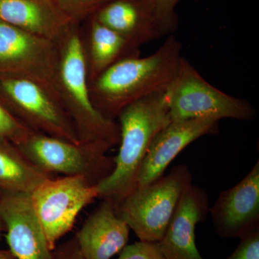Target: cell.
Returning a JSON list of instances; mask_svg holds the SVG:
<instances>
[{
    "instance_id": "9a60e30c",
    "label": "cell",
    "mask_w": 259,
    "mask_h": 259,
    "mask_svg": "<svg viewBox=\"0 0 259 259\" xmlns=\"http://www.w3.org/2000/svg\"><path fill=\"white\" fill-rule=\"evenodd\" d=\"M130 230L116 213L115 206L102 199L75 238L85 259H111L127 245Z\"/></svg>"
},
{
    "instance_id": "2e32d148",
    "label": "cell",
    "mask_w": 259,
    "mask_h": 259,
    "mask_svg": "<svg viewBox=\"0 0 259 259\" xmlns=\"http://www.w3.org/2000/svg\"><path fill=\"white\" fill-rule=\"evenodd\" d=\"M0 20L57 44L74 25L55 0H0Z\"/></svg>"
},
{
    "instance_id": "4fadbf2b",
    "label": "cell",
    "mask_w": 259,
    "mask_h": 259,
    "mask_svg": "<svg viewBox=\"0 0 259 259\" xmlns=\"http://www.w3.org/2000/svg\"><path fill=\"white\" fill-rule=\"evenodd\" d=\"M209 209L205 191L191 184L159 242L165 259H204L196 246L195 228L205 221Z\"/></svg>"
},
{
    "instance_id": "603a6c76",
    "label": "cell",
    "mask_w": 259,
    "mask_h": 259,
    "mask_svg": "<svg viewBox=\"0 0 259 259\" xmlns=\"http://www.w3.org/2000/svg\"><path fill=\"white\" fill-rule=\"evenodd\" d=\"M241 242L226 259H259V229L240 238Z\"/></svg>"
},
{
    "instance_id": "6da1fadb",
    "label": "cell",
    "mask_w": 259,
    "mask_h": 259,
    "mask_svg": "<svg viewBox=\"0 0 259 259\" xmlns=\"http://www.w3.org/2000/svg\"><path fill=\"white\" fill-rule=\"evenodd\" d=\"M182 49L180 40L168 35L154 54L115 63L89 83L94 106L105 118L115 121L131 104L166 91L180 67Z\"/></svg>"
},
{
    "instance_id": "5bb4252c",
    "label": "cell",
    "mask_w": 259,
    "mask_h": 259,
    "mask_svg": "<svg viewBox=\"0 0 259 259\" xmlns=\"http://www.w3.org/2000/svg\"><path fill=\"white\" fill-rule=\"evenodd\" d=\"M93 16L139 49L167 35L153 0H114Z\"/></svg>"
},
{
    "instance_id": "277c9868",
    "label": "cell",
    "mask_w": 259,
    "mask_h": 259,
    "mask_svg": "<svg viewBox=\"0 0 259 259\" xmlns=\"http://www.w3.org/2000/svg\"><path fill=\"white\" fill-rule=\"evenodd\" d=\"M191 184L188 166H174L166 176L137 187L115 206L116 213L140 241L160 242Z\"/></svg>"
},
{
    "instance_id": "52a82bcc",
    "label": "cell",
    "mask_w": 259,
    "mask_h": 259,
    "mask_svg": "<svg viewBox=\"0 0 259 259\" xmlns=\"http://www.w3.org/2000/svg\"><path fill=\"white\" fill-rule=\"evenodd\" d=\"M17 146L35 166L49 175L83 177L97 185L115 168L114 157L107 155L110 148L105 145L74 144L32 131Z\"/></svg>"
},
{
    "instance_id": "7a4b0ae2",
    "label": "cell",
    "mask_w": 259,
    "mask_h": 259,
    "mask_svg": "<svg viewBox=\"0 0 259 259\" xmlns=\"http://www.w3.org/2000/svg\"><path fill=\"white\" fill-rule=\"evenodd\" d=\"M120 148L115 168L97 185L98 198L116 206L137 188L138 176L148 148L156 134L171 122L166 91L131 104L117 117Z\"/></svg>"
},
{
    "instance_id": "d4e9b609",
    "label": "cell",
    "mask_w": 259,
    "mask_h": 259,
    "mask_svg": "<svg viewBox=\"0 0 259 259\" xmlns=\"http://www.w3.org/2000/svg\"><path fill=\"white\" fill-rule=\"evenodd\" d=\"M0 259H16L10 250L0 249Z\"/></svg>"
},
{
    "instance_id": "7402d4cb",
    "label": "cell",
    "mask_w": 259,
    "mask_h": 259,
    "mask_svg": "<svg viewBox=\"0 0 259 259\" xmlns=\"http://www.w3.org/2000/svg\"><path fill=\"white\" fill-rule=\"evenodd\" d=\"M180 1L181 0H153L157 10L158 18L168 35H172L177 29L178 16L176 9Z\"/></svg>"
},
{
    "instance_id": "8992f818",
    "label": "cell",
    "mask_w": 259,
    "mask_h": 259,
    "mask_svg": "<svg viewBox=\"0 0 259 259\" xmlns=\"http://www.w3.org/2000/svg\"><path fill=\"white\" fill-rule=\"evenodd\" d=\"M0 102L30 131L80 143L60 99L41 83L19 75L0 74Z\"/></svg>"
},
{
    "instance_id": "5b68a950",
    "label": "cell",
    "mask_w": 259,
    "mask_h": 259,
    "mask_svg": "<svg viewBox=\"0 0 259 259\" xmlns=\"http://www.w3.org/2000/svg\"><path fill=\"white\" fill-rule=\"evenodd\" d=\"M166 95L171 121L200 118L251 121L256 116L249 102L214 88L183 56Z\"/></svg>"
},
{
    "instance_id": "8fae6325",
    "label": "cell",
    "mask_w": 259,
    "mask_h": 259,
    "mask_svg": "<svg viewBox=\"0 0 259 259\" xmlns=\"http://www.w3.org/2000/svg\"><path fill=\"white\" fill-rule=\"evenodd\" d=\"M0 213L10 251L16 259H52L53 250L30 194L2 192Z\"/></svg>"
},
{
    "instance_id": "44dd1931",
    "label": "cell",
    "mask_w": 259,
    "mask_h": 259,
    "mask_svg": "<svg viewBox=\"0 0 259 259\" xmlns=\"http://www.w3.org/2000/svg\"><path fill=\"white\" fill-rule=\"evenodd\" d=\"M117 259H165L159 242H136L127 245Z\"/></svg>"
},
{
    "instance_id": "7c38bea8",
    "label": "cell",
    "mask_w": 259,
    "mask_h": 259,
    "mask_svg": "<svg viewBox=\"0 0 259 259\" xmlns=\"http://www.w3.org/2000/svg\"><path fill=\"white\" fill-rule=\"evenodd\" d=\"M219 121L209 118L171 121L156 134L150 145L138 176L137 187L163 176L167 167L194 141L218 132Z\"/></svg>"
},
{
    "instance_id": "ba28073f",
    "label": "cell",
    "mask_w": 259,
    "mask_h": 259,
    "mask_svg": "<svg viewBox=\"0 0 259 259\" xmlns=\"http://www.w3.org/2000/svg\"><path fill=\"white\" fill-rule=\"evenodd\" d=\"M51 249L69 233L80 212L98 198L97 185L81 176L49 179L30 194Z\"/></svg>"
},
{
    "instance_id": "30bf717a",
    "label": "cell",
    "mask_w": 259,
    "mask_h": 259,
    "mask_svg": "<svg viewBox=\"0 0 259 259\" xmlns=\"http://www.w3.org/2000/svg\"><path fill=\"white\" fill-rule=\"evenodd\" d=\"M209 212L221 238H241L259 229L258 161L239 183L221 192Z\"/></svg>"
},
{
    "instance_id": "d6986e66",
    "label": "cell",
    "mask_w": 259,
    "mask_h": 259,
    "mask_svg": "<svg viewBox=\"0 0 259 259\" xmlns=\"http://www.w3.org/2000/svg\"><path fill=\"white\" fill-rule=\"evenodd\" d=\"M114 0H55L61 10L74 23L82 24Z\"/></svg>"
},
{
    "instance_id": "9c48e42d",
    "label": "cell",
    "mask_w": 259,
    "mask_h": 259,
    "mask_svg": "<svg viewBox=\"0 0 259 259\" xmlns=\"http://www.w3.org/2000/svg\"><path fill=\"white\" fill-rule=\"evenodd\" d=\"M59 58L56 42L0 20V74L29 78L59 97Z\"/></svg>"
},
{
    "instance_id": "484cf974",
    "label": "cell",
    "mask_w": 259,
    "mask_h": 259,
    "mask_svg": "<svg viewBox=\"0 0 259 259\" xmlns=\"http://www.w3.org/2000/svg\"><path fill=\"white\" fill-rule=\"evenodd\" d=\"M2 199V192L0 191V204H1ZM5 231L4 224H3V220H2L1 213H0V236H1L2 233Z\"/></svg>"
},
{
    "instance_id": "ffe728a7",
    "label": "cell",
    "mask_w": 259,
    "mask_h": 259,
    "mask_svg": "<svg viewBox=\"0 0 259 259\" xmlns=\"http://www.w3.org/2000/svg\"><path fill=\"white\" fill-rule=\"evenodd\" d=\"M31 132L0 102V141H9L17 146Z\"/></svg>"
},
{
    "instance_id": "e0dca14e",
    "label": "cell",
    "mask_w": 259,
    "mask_h": 259,
    "mask_svg": "<svg viewBox=\"0 0 259 259\" xmlns=\"http://www.w3.org/2000/svg\"><path fill=\"white\" fill-rule=\"evenodd\" d=\"M81 27L83 50L89 83L92 82L115 63L141 56V49L91 16Z\"/></svg>"
},
{
    "instance_id": "3957f363",
    "label": "cell",
    "mask_w": 259,
    "mask_h": 259,
    "mask_svg": "<svg viewBox=\"0 0 259 259\" xmlns=\"http://www.w3.org/2000/svg\"><path fill=\"white\" fill-rule=\"evenodd\" d=\"M57 44L58 95L74 124L79 142L114 147L120 142V127L116 121L102 116L92 102L81 24H74Z\"/></svg>"
},
{
    "instance_id": "cb8c5ba5",
    "label": "cell",
    "mask_w": 259,
    "mask_h": 259,
    "mask_svg": "<svg viewBox=\"0 0 259 259\" xmlns=\"http://www.w3.org/2000/svg\"><path fill=\"white\" fill-rule=\"evenodd\" d=\"M52 259H85L80 251L75 237L56 246L53 250Z\"/></svg>"
},
{
    "instance_id": "ac0fdd59",
    "label": "cell",
    "mask_w": 259,
    "mask_h": 259,
    "mask_svg": "<svg viewBox=\"0 0 259 259\" xmlns=\"http://www.w3.org/2000/svg\"><path fill=\"white\" fill-rule=\"evenodd\" d=\"M51 178L39 169L13 143L0 141V191L31 194Z\"/></svg>"
}]
</instances>
